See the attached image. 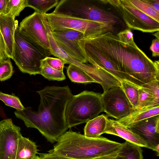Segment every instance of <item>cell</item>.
Segmentation results:
<instances>
[{
  "mask_svg": "<svg viewBox=\"0 0 159 159\" xmlns=\"http://www.w3.org/2000/svg\"><path fill=\"white\" fill-rule=\"evenodd\" d=\"M152 51L153 57H157L159 56V38L153 39L150 48Z\"/></svg>",
  "mask_w": 159,
  "mask_h": 159,
  "instance_id": "31",
  "label": "cell"
},
{
  "mask_svg": "<svg viewBox=\"0 0 159 159\" xmlns=\"http://www.w3.org/2000/svg\"><path fill=\"white\" fill-rule=\"evenodd\" d=\"M104 133L118 136L140 147L147 148L146 143L140 137L116 120L108 118Z\"/></svg>",
  "mask_w": 159,
  "mask_h": 159,
  "instance_id": "15",
  "label": "cell"
},
{
  "mask_svg": "<svg viewBox=\"0 0 159 159\" xmlns=\"http://www.w3.org/2000/svg\"><path fill=\"white\" fill-rule=\"evenodd\" d=\"M139 91L138 103L135 110L159 105V80L143 85L139 87Z\"/></svg>",
  "mask_w": 159,
  "mask_h": 159,
  "instance_id": "13",
  "label": "cell"
},
{
  "mask_svg": "<svg viewBox=\"0 0 159 159\" xmlns=\"http://www.w3.org/2000/svg\"><path fill=\"white\" fill-rule=\"evenodd\" d=\"M44 14L51 31L71 29L81 32L84 37L108 32L116 34L113 29L106 24L62 16L52 13Z\"/></svg>",
  "mask_w": 159,
  "mask_h": 159,
  "instance_id": "6",
  "label": "cell"
},
{
  "mask_svg": "<svg viewBox=\"0 0 159 159\" xmlns=\"http://www.w3.org/2000/svg\"><path fill=\"white\" fill-rule=\"evenodd\" d=\"M67 74L72 82L80 83H97L83 70L73 65L69 64L67 67Z\"/></svg>",
  "mask_w": 159,
  "mask_h": 159,
  "instance_id": "20",
  "label": "cell"
},
{
  "mask_svg": "<svg viewBox=\"0 0 159 159\" xmlns=\"http://www.w3.org/2000/svg\"><path fill=\"white\" fill-rule=\"evenodd\" d=\"M159 31H157V33L152 34L155 36L156 38H159Z\"/></svg>",
  "mask_w": 159,
  "mask_h": 159,
  "instance_id": "37",
  "label": "cell"
},
{
  "mask_svg": "<svg viewBox=\"0 0 159 159\" xmlns=\"http://www.w3.org/2000/svg\"><path fill=\"white\" fill-rule=\"evenodd\" d=\"M116 6L127 28L145 33L159 31V21L132 5L127 0H118Z\"/></svg>",
  "mask_w": 159,
  "mask_h": 159,
  "instance_id": "8",
  "label": "cell"
},
{
  "mask_svg": "<svg viewBox=\"0 0 159 159\" xmlns=\"http://www.w3.org/2000/svg\"><path fill=\"white\" fill-rule=\"evenodd\" d=\"M18 27L15 33L12 59L22 72L30 75L40 74L41 61L46 57L20 33Z\"/></svg>",
  "mask_w": 159,
  "mask_h": 159,
  "instance_id": "5",
  "label": "cell"
},
{
  "mask_svg": "<svg viewBox=\"0 0 159 159\" xmlns=\"http://www.w3.org/2000/svg\"><path fill=\"white\" fill-rule=\"evenodd\" d=\"M8 58L5 42L0 30V62Z\"/></svg>",
  "mask_w": 159,
  "mask_h": 159,
  "instance_id": "30",
  "label": "cell"
},
{
  "mask_svg": "<svg viewBox=\"0 0 159 159\" xmlns=\"http://www.w3.org/2000/svg\"><path fill=\"white\" fill-rule=\"evenodd\" d=\"M8 0H0V14H5Z\"/></svg>",
  "mask_w": 159,
  "mask_h": 159,
  "instance_id": "34",
  "label": "cell"
},
{
  "mask_svg": "<svg viewBox=\"0 0 159 159\" xmlns=\"http://www.w3.org/2000/svg\"><path fill=\"white\" fill-rule=\"evenodd\" d=\"M103 111L101 94L87 90L73 95L67 103L65 119L68 128L87 123Z\"/></svg>",
  "mask_w": 159,
  "mask_h": 159,
  "instance_id": "4",
  "label": "cell"
},
{
  "mask_svg": "<svg viewBox=\"0 0 159 159\" xmlns=\"http://www.w3.org/2000/svg\"><path fill=\"white\" fill-rule=\"evenodd\" d=\"M158 115H159V105L135 110L127 116L116 120L128 128L141 121Z\"/></svg>",
  "mask_w": 159,
  "mask_h": 159,
  "instance_id": "16",
  "label": "cell"
},
{
  "mask_svg": "<svg viewBox=\"0 0 159 159\" xmlns=\"http://www.w3.org/2000/svg\"><path fill=\"white\" fill-rule=\"evenodd\" d=\"M41 159H73L52 153H39Z\"/></svg>",
  "mask_w": 159,
  "mask_h": 159,
  "instance_id": "32",
  "label": "cell"
},
{
  "mask_svg": "<svg viewBox=\"0 0 159 159\" xmlns=\"http://www.w3.org/2000/svg\"><path fill=\"white\" fill-rule=\"evenodd\" d=\"M10 58L0 62V81L6 80L11 78L14 71Z\"/></svg>",
  "mask_w": 159,
  "mask_h": 159,
  "instance_id": "27",
  "label": "cell"
},
{
  "mask_svg": "<svg viewBox=\"0 0 159 159\" xmlns=\"http://www.w3.org/2000/svg\"><path fill=\"white\" fill-rule=\"evenodd\" d=\"M57 45L74 59L83 63L88 62L78 42L84 37L80 31L69 29L51 31Z\"/></svg>",
  "mask_w": 159,
  "mask_h": 159,
  "instance_id": "10",
  "label": "cell"
},
{
  "mask_svg": "<svg viewBox=\"0 0 159 159\" xmlns=\"http://www.w3.org/2000/svg\"><path fill=\"white\" fill-rule=\"evenodd\" d=\"M26 7L27 0H8L5 15L15 19Z\"/></svg>",
  "mask_w": 159,
  "mask_h": 159,
  "instance_id": "25",
  "label": "cell"
},
{
  "mask_svg": "<svg viewBox=\"0 0 159 159\" xmlns=\"http://www.w3.org/2000/svg\"><path fill=\"white\" fill-rule=\"evenodd\" d=\"M48 64L52 68L59 71L63 72L64 61L59 58L47 57L44 58Z\"/></svg>",
  "mask_w": 159,
  "mask_h": 159,
  "instance_id": "28",
  "label": "cell"
},
{
  "mask_svg": "<svg viewBox=\"0 0 159 159\" xmlns=\"http://www.w3.org/2000/svg\"><path fill=\"white\" fill-rule=\"evenodd\" d=\"M38 151L35 142L21 136L18 140L16 159H33Z\"/></svg>",
  "mask_w": 159,
  "mask_h": 159,
  "instance_id": "18",
  "label": "cell"
},
{
  "mask_svg": "<svg viewBox=\"0 0 159 159\" xmlns=\"http://www.w3.org/2000/svg\"><path fill=\"white\" fill-rule=\"evenodd\" d=\"M121 88L126 97L135 110L139 97V87L125 80L120 82Z\"/></svg>",
  "mask_w": 159,
  "mask_h": 159,
  "instance_id": "22",
  "label": "cell"
},
{
  "mask_svg": "<svg viewBox=\"0 0 159 159\" xmlns=\"http://www.w3.org/2000/svg\"><path fill=\"white\" fill-rule=\"evenodd\" d=\"M143 150L141 147L126 141L117 153L116 159H143Z\"/></svg>",
  "mask_w": 159,
  "mask_h": 159,
  "instance_id": "19",
  "label": "cell"
},
{
  "mask_svg": "<svg viewBox=\"0 0 159 159\" xmlns=\"http://www.w3.org/2000/svg\"><path fill=\"white\" fill-rule=\"evenodd\" d=\"M132 5L157 21H159V12L152 8L145 0H127Z\"/></svg>",
  "mask_w": 159,
  "mask_h": 159,
  "instance_id": "24",
  "label": "cell"
},
{
  "mask_svg": "<svg viewBox=\"0 0 159 159\" xmlns=\"http://www.w3.org/2000/svg\"><path fill=\"white\" fill-rule=\"evenodd\" d=\"M133 34L131 29L127 28L119 32L116 35L121 41L126 44L134 42Z\"/></svg>",
  "mask_w": 159,
  "mask_h": 159,
  "instance_id": "29",
  "label": "cell"
},
{
  "mask_svg": "<svg viewBox=\"0 0 159 159\" xmlns=\"http://www.w3.org/2000/svg\"><path fill=\"white\" fill-rule=\"evenodd\" d=\"M122 145L102 136L89 138L70 130L60 137L48 152L73 159H94L117 154Z\"/></svg>",
  "mask_w": 159,
  "mask_h": 159,
  "instance_id": "3",
  "label": "cell"
},
{
  "mask_svg": "<svg viewBox=\"0 0 159 159\" xmlns=\"http://www.w3.org/2000/svg\"><path fill=\"white\" fill-rule=\"evenodd\" d=\"M59 0H27V7L33 9L35 11L45 14L51 9L56 7Z\"/></svg>",
  "mask_w": 159,
  "mask_h": 159,
  "instance_id": "21",
  "label": "cell"
},
{
  "mask_svg": "<svg viewBox=\"0 0 159 159\" xmlns=\"http://www.w3.org/2000/svg\"><path fill=\"white\" fill-rule=\"evenodd\" d=\"M103 111L117 120L124 117L135 109L121 87L111 88L101 94Z\"/></svg>",
  "mask_w": 159,
  "mask_h": 159,
  "instance_id": "9",
  "label": "cell"
},
{
  "mask_svg": "<svg viewBox=\"0 0 159 159\" xmlns=\"http://www.w3.org/2000/svg\"><path fill=\"white\" fill-rule=\"evenodd\" d=\"M117 154L104 156L96 158L94 159H116V156Z\"/></svg>",
  "mask_w": 159,
  "mask_h": 159,
  "instance_id": "35",
  "label": "cell"
},
{
  "mask_svg": "<svg viewBox=\"0 0 159 159\" xmlns=\"http://www.w3.org/2000/svg\"><path fill=\"white\" fill-rule=\"evenodd\" d=\"M20 33L47 57L52 55L48 36L42 14L35 11L20 23Z\"/></svg>",
  "mask_w": 159,
  "mask_h": 159,
  "instance_id": "7",
  "label": "cell"
},
{
  "mask_svg": "<svg viewBox=\"0 0 159 159\" xmlns=\"http://www.w3.org/2000/svg\"><path fill=\"white\" fill-rule=\"evenodd\" d=\"M155 151L159 145V115L145 119L128 127Z\"/></svg>",
  "mask_w": 159,
  "mask_h": 159,
  "instance_id": "12",
  "label": "cell"
},
{
  "mask_svg": "<svg viewBox=\"0 0 159 159\" xmlns=\"http://www.w3.org/2000/svg\"><path fill=\"white\" fill-rule=\"evenodd\" d=\"M40 74L49 80L62 81L66 79L63 72L55 70L50 66L44 59L41 61Z\"/></svg>",
  "mask_w": 159,
  "mask_h": 159,
  "instance_id": "23",
  "label": "cell"
},
{
  "mask_svg": "<svg viewBox=\"0 0 159 159\" xmlns=\"http://www.w3.org/2000/svg\"><path fill=\"white\" fill-rule=\"evenodd\" d=\"M107 115L102 114L90 120L84 127V135L91 138H96L104 133L107 120Z\"/></svg>",
  "mask_w": 159,
  "mask_h": 159,
  "instance_id": "17",
  "label": "cell"
},
{
  "mask_svg": "<svg viewBox=\"0 0 159 159\" xmlns=\"http://www.w3.org/2000/svg\"><path fill=\"white\" fill-rule=\"evenodd\" d=\"M152 8L159 12V0H145Z\"/></svg>",
  "mask_w": 159,
  "mask_h": 159,
  "instance_id": "33",
  "label": "cell"
},
{
  "mask_svg": "<svg viewBox=\"0 0 159 159\" xmlns=\"http://www.w3.org/2000/svg\"><path fill=\"white\" fill-rule=\"evenodd\" d=\"M40 97L38 110L31 107L16 110V116L27 128L37 129L48 142H57L69 128L65 119L67 103L73 96L68 86H47L37 91Z\"/></svg>",
  "mask_w": 159,
  "mask_h": 159,
  "instance_id": "2",
  "label": "cell"
},
{
  "mask_svg": "<svg viewBox=\"0 0 159 159\" xmlns=\"http://www.w3.org/2000/svg\"><path fill=\"white\" fill-rule=\"evenodd\" d=\"M20 131L11 119L0 121V159H16Z\"/></svg>",
  "mask_w": 159,
  "mask_h": 159,
  "instance_id": "11",
  "label": "cell"
},
{
  "mask_svg": "<svg viewBox=\"0 0 159 159\" xmlns=\"http://www.w3.org/2000/svg\"><path fill=\"white\" fill-rule=\"evenodd\" d=\"M81 40L100 52L123 74L125 80L141 87L159 80V61H154L135 42L126 44L111 32L84 37Z\"/></svg>",
  "mask_w": 159,
  "mask_h": 159,
  "instance_id": "1",
  "label": "cell"
},
{
  "mask_svg": "<svg viewBox=\"0 0 159 159\" xmlns=\"http://www.w3.org/2000/svg\"><path fill=\"white\" fill-rule=\"evenodd\" d=\"M0 100L6 105L14 108L16 110H21L25 108L19 98L16 96L0 92Z\"/></svg>",
  "mask_w": 159,
  "mask_h": 159,
  "instance_id": "26",
  "label": "cell"
},
{
  "mask_svg": "<svg viewBox=\"0 0 159 159\" xmlns=\"http://www.w3.org/2000/svg\"><path fill=\"white\" fill-rule=\"evenodd\" d=\"M157 153V156H159V145H157L155 148V151Z\"/></svg>",
  "mask_w": 159,
  "mask_h": 159,
  "instance_id": "36",
  "label": "cell"
},
{
  "mask_svg": "<svg viewBox=\"0 0 159 159\" xmlns=\"http://www.w3.org/2000/svg\"><path fill=\"white\" fill-rule=\"evenodd\" d=\"M33 159H41L40 157L37 155H36V156Z\"/></svg>",
  "mask_w": 159,
  "mask_h": 159,
  "instance_id": "38",
  "label": "cell"
},
{
  "mask_svg": "<svg viewBox=\"0 0 159 159\" xmlns=\"http://www.w3.org/2000/svg\"><path fill=\"white\" fill-rule=\"evenodd\" d=\"M18 26V21L9 16L0 14V30L5 45L8 57L12 58L15 30Z\"/></svg>",
  "mask_w": 159,
  "mask_h": 159,
  "instance_id": "14",
  "label": "cell"
}]
</instances>
